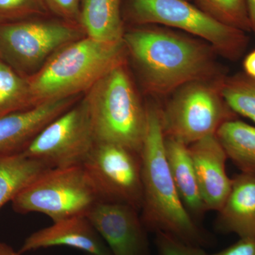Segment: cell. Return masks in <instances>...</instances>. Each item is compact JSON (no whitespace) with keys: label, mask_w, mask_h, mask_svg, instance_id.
<instances>
[{"label":"cell","mask_w":255,"mask_h":255,"mask_svg":"<svg viewBox=\"0 0 255 255\" xmlns=\"http://www.w3.org/2000/svg\"><path fill=\"white\" fill-rule=\"evenodd\" d=\"M243 68L247 75L255 79V49L245 58Z\"/></svg>","instance_id":"obj_27"},{"label":"cell","mask_w":255,"mask_h":255,"mask_svg":"<svg viewBox=\"0 0 255 255\" xmlns=\"http://www.w3.org/2000/svg\"><path fill=\"white\" fill-rule=\"evenodd\" d=\"M217 231L233 233L240 238H255V174L241 172L218 211Z\"/></svg>","instance_id":"obj_15"},{"label":"cell","mask_w":255,"mask_h":255,"mask_svg":"<svg viewBox=\"0 0 255 255\" xmlns=\"http://www.w3.org/2000/svg\"><path fill=\"white\" fill-rule=\"evenodd\" d=\"M127 51L124 41L105 43L87 36L62 47L28 80L33 106L90 90L124 64Z\"/></svg>","instance_id":"obj_3"},{"label":"cell","mask_w":255,"mask_h":255,"mask_svg":"<svg viewBox=\"0 0 255 255\" xmlns=\"http://www.w3.org/2000/svg\"><path fill=\"white\" fill-rule=\"evenodd\" d=\"M196 6L219 22L249 33L251 22L246 0H194Z\"/></svg>","instance_id":"obj_22"},{"label":"cell","mask_w":255,"mask_h":255,"mask_svg":"<svg viewBox=\"0 0 255 255\" xmlns=\"http://www.w3.org/2000/svg\"><path fill=\"white\" fill-rule=\"evenodd\" d=\"M75 97L48 101L0 117V155L21 152L52 121L71 108Z\"/></svg>","instance_id":"obj_13"},{"label":"cell","mask_w":255,"mask_h":255,"mask_svg":"<svg viewBox=\"0 0 255 255\" xmlns=\"http://www.w3.org/2000/svg\"><path fill=\"white\" fill-rule=\"evenodd\" d=\"M32 107L28 80L0 60V117Z\"/></svg>","instance_id":"obj_20"},{"label":"cell","mask_w":255,"mask_h":255,"mask_svg":"<svg viewBox=\"0 0 255 255\" xmlns=\"http://www.w3.org/2000/svg\"><path fill=\"white\" fill-rule=\"evenodd\" d=\"M139 212L123 203L99 201L86 217L112 255H150L147 230Z\"/></svg>","instance_id":"obj_11"},{"label":"cell","mask_w":255,"mask_h":255,"mask_svg":"<svg viewBox=\"0 0 255 255\" xmlns=\"http://www.w3.org/2000/svg\"><path fill=\"white\" fill-rule=\"evenodd\" d=\"M80 24L87 37L97 41L123 42L122 0H81Z\"/></svg>","instance_id":"obj_17"},{"label":"cell","mask_w":255,"mask_h":255,"mask_svg":"<svg viewBox=\"0 0 255 255\" xmlns=\"http://www.w3.org/2000/svg\"><path fill=\"white\" fill-rule=\"evenodd\" d=\"M188 1H191V0H188Z\"/></svg>","instance_id":"obj_31"},{"label":"cell","mask_w":255,"mask_h":255,"mask_svg":"<svg viewBox=\"0 0 255 255\" xmlns=\"http://www.w3.org/2000/svg\"><path fill=\"white\" fill-rule=\"evenodd\" d=\"M66 246L93 255H112L110 248L85 215L53 222L32 233L20 248L21 254L42 248Z\"/></svg>","instance_id":"obj_14"},{"label":"cell","mask_w":255,"mask_h":255,"mask_svg":"<svg viewBox=\"0 0 255 255\" xmlns=\"http://www.w3.org/2000/svg\"><path fill=\"white\" fill-rule=\"evenodd\" d=\"M164 151L169 170L183 204L193 219L195 221L200 219L207 210L201 196L189 146L165 137Z\"/></svg>","instance_id":"obj_16"},{"label":"cell","mask_w":255,"mask_h":255,"mask_svg":"<svg viewBox=\"0 0 255 255\" xmlns=\"http://www.w3.org/2000/svg\"><path fill=\"white\" fill-rule=\"evenodd\" d=\"M125 16L137 25L177 28L233 61L244 55L249 42L246 32L219 22L188 0H127Z\"/></svg>","instance_id":"obj_5"},{"label":"cell","mask_w":255,"mask_h":255,"mask_svg":"<svg viewBox=\"0 0 255 255\" xmlns=\"http://www.w3.org/2000/svg\"><path fill=\"white\" fill-rule=\"evenodd\" d=\"M96 142L86 102L82 101L52 121L21 153L50 168L81 164Z\"/></svg>","instance_id":"obj_10"},{"label":"cell","mask_w":255,"mask_h":255,"mask_svg":"<svg viewBox=\"0 0 255 255\" xmlns=\"http://www.w3.org/2000/svg\"><path fill=\"white\" fill-rule=\"evenodd\" d=\"M47 8L65 21L80 23L81 0H44Z\"/></svg>","instance_id":"obj_25"},{"label":"cell","mask_w":255,"mask_h":255,"mask_svg":"<svg viewBox=\"0 0 255 255\" xmlns=\"http://www.w3.org/2000/svg\"><path fill=\"white\" fill-rule=\"evenodd\" d=\"M211 255H255V238H240L226 249Z\"/></svg>","instance_id":"obj_26"},{"label":"cell","mask_w":255,"mask_h":255,"mask_svg":"<svg viewBox=\"0 0 255 255\" xmlns=\"http://www.w3.org/2000/svg\"><path fill=\"white\" fill-rule=\"evenodd\" d=\"M19 252L15 251L11 246L0 242V255H21Z\"/></svg>","instance_id":"obj_29"},{"label":"cell","mask_w":255,"mask_h":255,"mask_svg":"<svg viewBox=\"0 0 255 255\" xmlns=\"http://www.w3.org/2000/svg\"><path fill=\"white\" fill-rule=\"evenodd\" d=\"M75 23L23 19L0 23V60L18 74L43 67L62 47L82 38Z\"/></svg>","instance_id":"obj_8"},{"label":"cell","mask_w":255,"mask_h":255,"mask_svg":"<svg viewBox=\"0 0 255 255\" xmlns=\"http://www.w3.org/2000/svg\"><path fill=\"white\" fill-rule=\"evenodd\" d=\"M146 112L147 124L140 151L142 223L147 231L169 233L185 243L204 247L209 241L207 236L183 204L169 170L160 109L150 105Z\"/></svg>","instance_id":"obj_2"},{"label":"cell","mask_w":255,"mask_h":255,"mask_svg":"<svg viewBox=\"0 0 255 255\" xmlns=\"http://www.w3.org/2000/svg\"><path fill=\"white\" fill-rule=\"evenodd\" d=\"M155 246L158 255H208L203 247L185 243L163 232L156 233Z\"/></svg>","instance_id":"obj_24"},{"label":"cell","mask_w":255,"mask_h":255,"mask_svg":"<svg viewBox=\"0 0 255 255\" xmlns=\"http://www.w3.org/2000/svg\"><path fill=\"white\" fill-rule=\"evenodd\" d=\"M95 187L81 164L45 171L11 201L18 214L41 213L53 222L85 215L99 202Z\"/></svg>","instance_id":"obj_6"},{"label":"cell","mask_w":255,"mask_h":255,"mask_svg":"<svg viewBox=\"0 0 255 255\" xmlns=\"http://www.w3.org/2000/svg\"><path fill=\"white\" fill-rule=\"evenodd\" d=\"M97 142L117 144L140 152L147 112L124 64L112 69L85 98Z\"/></svg>","instance_id":"obj_4"},{"label":"cell","mask_w":255,"mask_h":255,"mask_svg":"<svg viewBox=\"0 0 255 255\" xmlns=\"http://www.w3.org/2000/svg\"><path fill=\"white\" fill-rule=\"evenodd\" d=\"M49 169L46 164L26 157L21 152L0 155V209Z\"/></svg>","instance_id":"obj_19"},{"label":"cell","mask_w":255,"mask_h":255,"mask_svg":"<svg viewBox=\"0 0 255 255\" xmlns=\"http://www.w3.org/2000/svg\"><path fill=\"white\" fill-rule=\"evenodd\" d=\"M87 255H89V254H87Z\"/></svg>","instance_id":"obj_30"},{"label":"cell","mask_w":255,"mask_h":255,"mask_svg":"<svg viewBox=\"0 0 255 255\" xmlns=\"http://www.w3.org/2000/svg\"><path fill=\"white\" fill-rule=\"evenodd\" d=\"M81 165L100 201L123 203L141 211L140 152L117 144L96 142Z\"/></svg>","instance_id":"obj_9"},{"label":"cell","mask_w":255,"mask_h":255,"mask_svg":"<svg viewBox=\"0 0 255 255\" xmlns=\"http://www.w3.org/2000/svg\"><path fill=\"white\" fill-rule=\"evenodd\" d=\"M228 158L241 172L255 174V127L237 119L226 121L216 132Z\"/></svg>","instance_id":"obj_18"},{"label":"cell","mask_w":255,"mask_h":255,"mask_svg":"<svg viewBox=\"0 0 255 255\" xmlns=\"http://www.w3.org/2000/svg\"><path fill=\"white\" fill-rule=\"evenodd\" d=\"M44 0H0V23L46 14Z\"/></svg>","instance_id":"obj_23"},{"label":"cell","mask_w":255,"mask_h":255,"mask_svg":"<svg viewBox=\"0 0 255 255\" xmlns=\"http://www.w3.org/2000/svg\"><path fill=\"white\" fill-rule=\"evenodd\" d=\"M188 146L206 210L218 212L232 186L226 172V151L216 134Z\"/></svg>","instance_id":"obj_12"},{"label":"cell","mask_w":255,"mask_h":255,"mask_svg":"<svg viewBox=\"0 0 255 255\" xmlns=\"http://www.w3.org/2000/svg\"><path fill=\"white\" fill-rule=\"evenodd\" d=\"M190 82L176 90L165 108L160 110L165 137L189 145L215 135L226 121L236 119L221 92V84Z\"/></svg>","instance_id":"obj_7"},{"label":"cell","mask_w":255,"mask_h":255,"mask_svg":"<svg viewBox=\"0 0 255 255\" xmlns=\"http://www.w3.org/2000/svg\"><path fill=\"white\" fill-rule=\"evenodd\" d=\"M250 22H251V33L255 37V0H246Z\"/></svg>","instance_id":"obj_28"},{"label":"cell","mask_w":255,"mask_h":255,"mask_svg":"<svg viewBox=\"0 0 255 255\" xmlns=\"http://www.w3.org/2000/svg\"><path fill=\"white\" fill-rule=\"evenodd\" d=\"M223 100L235 114L255 124V79L246 73L224 78L221 84Z\"/></svg>","instance_id":"obj_21"},{"label":"cell","mask_w":255,"mask_h":255,"mask_svg":"<svg viewBox=\"0 0 255 255\" xmlns=\"http://www.w3.org/2000/svg\"><path fill=\"white\" fill-rule=\"evenodd\" d=\"M139 26L125 32L124 41L152 93L167 95L190 82L216 77V51L209 43L164 26Z\"/></svg>","instance_id":"obj_1"}]
</instances>
